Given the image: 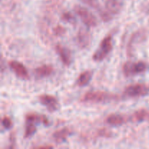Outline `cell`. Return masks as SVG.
Returning <instances> with one entry per match:
<instances>
[{"instance_id": "cell-1", "label": "cell", "mask_w": 149, "mask_h": 149, "mask_svg": "<svg viewBox=\"0 0 149 149\" xmlns=\"http://www.w3.org/2000/svg\"><path fill=\"white\" fill-rule=\"evenodd\" d=\"M39 123H42L47 126L49 125V120L45 115H39L36 113H29L26 115L25 124V138H30L36 132V125Z\"/></svg>"}, {"instance_id": "cell-2", "label": "cell", "mask_w": 149, "mask_h": 149, "mask_svg": "<svg viewBox=\"0 0 149 149\" xmlns=\"http://www.w3.org/2000/svg\"><path fill=\"white\" fill-rule=\"evenodd\" d=\"M117 98V96L112 93L103 91H92L88 92L81 98V101L85 103H106L114 100Z\"/></svg>"}, {"instance_id": "cell-3", "label": "cell", "mask_w": 149, "mask_h": 149, "mask_svg": "<svg viewBox=\"0 0 149 149\" xmlns=\"http://www.w3.org/2000/svg\"><path fill=\"white\" fill-rule=\"evenodd\" d=\"M112 48H113L112 36L111 35H108L102 40L99 48L93 54V60L96 62L102 61L110 53L111 51L112 50Z\"/></svg>"}, {"instance_id": "cell-4", "label": "cell", "mask_w": 149, "mask_h": 149, "mask_svg": "<svg viewBox=\"0 0 149 149\" xmlns=\"http://www.w3.org/2000/svg\"><path fill=\"white\" fill-rule=\"evenodd\" d=\"M148 68V65L146 63L143 61H138V62H127L124 64L123 73L125 77H130L137 74H142L145 72Z\"/></svg>"}, {"instance_id": "cell-5", "label": "cell", "mask_w": 149, "mask_h": 149, "mask_svg": "<svg viewBox=\"0 0 149 149\" xmlns=\"http://www.w3.org/2000/svg\"><path fill=\"white\" fill-rule=\"evenodd\" d=\"M74 12L81 18V21L87 27H95L97 24V20L95 16L89 10L80 5L74 7Z\"/></svg>"}, {"instance_id": "cell-6", "label": "cell", "mask_w": 149, "mask_h": 149, "mask_svg": "<svg viewBox=\"0 0 149 149\" xmlns=\"http://www.w3.org/2000/svg\"><path fill=\"white\" fill-rule=\"evenodd\" d=\"M149 87L146 84L138 83L127 86L124 90V95L129 97H138L148 94Z\"/></svg>"}, {"instance_id": "cell-7", "label": "cell", "mask_w": 149, "mask_h": 149, "mask_svg": "<svg viewBox=\"0 0 149 149\" xmlns=\"http://www.w3.org/2000/svg\"><path fill=\"white\" fill-rule=\"evenodd\" d=\"M40 103L47 108L49 112H54L58 109V101L56 97L49 95H42L39 97Z\"/></svg>"}, {"instance_id": "cell-8", "label": "cell", "mask_w": 149, "mask_h": 149, "mask_svg": "<svg viewBox=\"0 0 149 149\" xmlns=\"http://www.w3.org/2000/svg\"><path fill=\"white\" fill-rule=\"evenodd\" d=\"M10 68L15 73L16 75L21 79H29V72L25 65L21 63L16 61H12L9 63Z\"/></svg>"}, {"instance_id": "cell-9", "label": "cell", "mask_w": 149, "mask_h": 149, "mask_svg": "<svg viewBox=\"0 0 149 149\" xmlns=\"http://www.w3.org/2000/svg\"><path fill=\"white\" fill-rule=\"evenodd\" d=\"M55 51L63 63L66 66H69L71 63V55L69 49L61 45H57L55 46Z\"/></svg>"}, {"instance_id": "cell-10", "label": "cell", "mask_w": 149, "mask_h": 149, "mask_svg": "<svg viewBox=\"0 0 149 149\" xmlns=\"http://www.w3.org/2000/svg\"><path fill=\"white\" fill-rule=\"evenodd\" d=\"M77 42L79 47L84 49L89 46L90 43V35L87 30L81 29L77 33Z\"/></svg>"}, {"instance_id": "cell-11", "label": "cell", "mask_w": 149, "mask_h": 149, "mask_svg": "<svg viewBox=\"0 0 149 149\" xmlns=\"http://www.w3.org/2000/svg\"><path fill=\"white\" fill-rule=\"evenodd\" d=\"M122 7V4L119 0H107L106 2V10L113 16L118 14Z\"/></svg>"}, {"instance_id": "cell-12", "label": "cell", "mask_w": 149, "mask_h": 149, "mask_svg": "<svg viewBox=\"0 0 149 149\" xmlns=\"http://www.w3.org/2000/svg\"><path fill=\"white\" fill-rule=\"evenodd\" d=\"M127 122V118L121 114H111L106 118V122L111 126H120Z\"/></svg>"}, {"instance_id": "cell-13", "label": "cell", "mask_w": 149, "mask_h": 149, "mask_svg": "<svg viewBox=\"0 0 149 149\" xmlns=\"http://www.w3.org/2000/svg\"><path fill=\"white\" fill-rule=\"evenodd\" d=\"M93 73L91 71H85L81 73L77 78L76 84L79 87H84L87 85L93 78Z\"/></svg>"}, {"instance_id": "cell-14", "label": "cell", "mask_w": 149, "mask_h": 149, "mask_svg": "<svg viewBox=\"0 0 149 149\" xmlns=\"http://www.w3.org/2000/svg\"><path fill=\"white\" fill-rule=\"evenodd\" d=\"M38 78H45L50 76L53 72V67L50 65H43L38 67L34 71Z\"/></svg>"}, {"instance_id": "cell-15", "label": "cell", "mask_w": 149, "mask_h": 149, "mask_svg": "<svg viewBox=\"0 0 149 149\" xmlns=\"http://www.w3.org/2000/svg\"><path fill=\"white\" fill-rule=\"evenodd\" d=\"M70 135H71V130L68 128L64 127L56 131L53 134L52 137H53V139L55 140V142L58 143H61L65 141Z\"/></svg>"}, {"instance_id": "cell-16", "label": "cell", "mask_w": 149, "mask_h": 149, "mask_svg": "<svg viewBox=\"0 0 149 149\" xmlns=\"http://www.w3.org/2000/svg\"><path fill=\"white\" fill-rule=\"evenodd\" d=\"M149 119V111L146 109H140L132 114L131 119L135 122H142Z\"/></svg>"}, {"instance_id": "cell-17", "label": "cell", "mask_w": 149, "mask_h": 149, "mask_svg": "<svg viewBox=\"0 0 149 149\" xmlns=\"http://www.w3.org/2000/svg\"><path fill=\"white\" fill-rule=\"evenodd\" d=\"M81 1L84 3H85L86 4H87L88 6H90V7L94 8L95 10H97L100 13V15L105 10L102 8V7L100 4V2L97 0H81Z\"/></svg>"}, {"instance_id": "cell-18", "label": "cell", "mask_w": 149, "mask_h": 149, "mask_svg": "<svg viewBox=\"0 0 149 149\" xmlns=\"http://www.w3.org/2000/svg\"><path fill=\"white\" fill-rule=\"evenodd\" d=\"M1 125H2L3 127L5 130H10L12 127L13 123H12L10 118L5 116L1 119Z\"/></svg>"}, {"instance_id": "cell-19", "label": "cell", "mask_w": 149, "mask_h": 149, "mask_svg": "<svg viewBox=\"0 0 149 149\" xmlns=\"http://www.w3.org/2000/svg\"><path fill=\"white\" fill-rule=\"evenodd\" d=\"M62 19L63 20H65V22H68V23H75V18H74V16L70 13H63L62 15Z\"/></svg>"}, {"instance_id": "cell-20", "label": "cell", "mask_w": 149, "mask_h": 149, "mask_svg": "<svg viewBox=\"0 0 149 149\" xmlns=\"http://www.w3.org/2000/svg\"><path fill=\"white\" fill-rule=\"evenodd\" d=\"M64 31H64V29H63L61 26H58V27L55 29V32L57 35L62 34V33H64Z\"/></svg>"}, {"instance_id": "cell-21", "label": "cell", "mask_w": 149, "mask_h": 149, "mask_svg": "<svg viewBox=\"0 0 149 149\" xmlns=\"http://www.w3.org/2000/svg\"><path fill=\"white\" fill-rule=\"evenodd\" d=\"M37 148H52V146H39L37 147Z\"/></svg>"}]
</instances>
